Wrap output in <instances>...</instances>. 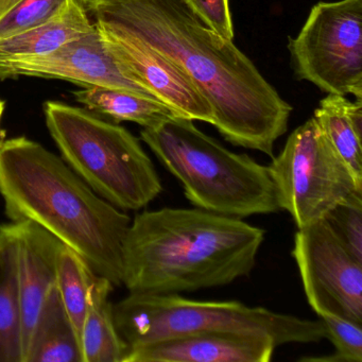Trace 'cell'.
Here are the masks:
<instances>
[{"label":"cell","mask_w":362,"mask_h":362,"mask_svg":"<svg viewBox=\"0 0 362 362\" xmlns=\"http://www.w3.org/2000/svg\"><path fill=\"white\" fill-rule=\"evenodd\" d=\"M113 288L109 279L99 276L80 336L83 362H124L128 353V345L114 323L109 300Z\"/></svg>","instance_id":"cell-17"},{"label":"cell","mask_w":362,"mask_h":362,"mask_svg":"<svg viewBox=\"0 0 362 362\" xmlns=\"http://www.w3.org/2000/svg\"><path fill=\"white\" fill-rule=\"evenodd\" d=\"M71 0H0V41L62 16Z\"/></svg>","instance_id":"cell-21"},{"label":"cell","mask_w":362,"mask_h":362,"mask_svg":"<svg viewBox=\"0 0 362 362\" xmlns=\"http://www.w3.org/2000/svg\"><path fill=\"white\" fill-rule=\"evenodd\" d=\"M97 29L127 74L153 98L182 117L214 124L211 105L181 69L143 44Z\"/></svg>","instance_id":"cell-11"},{"label":"cell","mask_w":362,"mask_h":362,"mask_svg":"<svg viewBox=\"0 0 362 362\" xmlns=\"http://www.w3.org/2000/svg\"><path fill=\"white\" fill-rule=\"evenodd\" d=\"M94 28L82 0H71L66 11L37 28L0 41V69L29 59L47 56Z\"/></svg>","instance_id":"cell-14"},{"label":"cell","mask_w":362,"mask_h":362,"mask_svg":"<svg viewBox=\"0 0 362 362\" xmlns=\"http://www.w3.org/2000/svg\"><path fill=\"white\" fill-rule=\"evenodd\" d=\"M99 276L82 256L61 243L57 255V288L79 338Z\"/></svg>","instance_id":"cell-20"},{"label":"cell","mask_w":362,"mask_h":362,"mask_svg":"<svg viewBox=\"0 0 362 362\" xmlns=\"http://www.w3.org/2000/svg\"><path fill=\"white\" fill-rule=\"evenodd\" d=\"M276 347L258 334H190L133 347L124 362H269Z\"/></svg>","instance_id":"cell-13"},{"label":"cell","mask_w":362,"mask_h":362,"mask_svg":"<svg viewBox=\"0 0 362 362\" xmlns=\"http://www.w3.org/2000/svg\"><path fill=\"white\" fill-rule=\"evenodd\" d=\"M264 230L200 209L144 211L122 247V285L137 293L173 294L223 287L249 276Z\"/></svg>","instance_id":"cell-2"},{"label":"cell","mask_w":362,"mask_h":362,"mask_svg":"<svg viewBox=\"0 0 362 362\" xmlns=\"http://www.w3.org/2000/svg\"><path fill=\"white\" fill-rule=\"evenodd\" d=\"M323 219L349 253L362 262V189L337 204Z\"/></svg>","instance_id":"cell-23"},{"label":"cell","mask_w":362,"mask_h":362,"mask_svg":"<svg viewBox=\"0 0 362 362\" xmlns=\"http://www.w3.org/2000/svg\"><path fill=\"white\" fill-rule=\"evenodd\" d=\"M313 118L356 177L362 180V99L351 101L342 95L328 94Z\"/></svg>","instance_id":"cell-18"},{"label":"cell","mask_w":362,"mask_h":362,"mask_svg":"<svg viewBox=\"0 0 362 362\" xmlns=\"http://www.w3.org/2000/svg\"><path fill=\"white\" fill-rule=\"evenodd\" d=\"M292 256L308 304L317 315L328 311L362 324V262L325 220L298 228Z\"/></svg>","instance_id":"cell-9"},{"label":"cell","mask_w":362,"mask_h":362,"mask_svg":"<svg viewBox=\"0 0 362 362\" xmlns=\"http://www.w3.org/2000/svg\"><path fill=\"white\" fill-rule=\"evenodd\" d=\"M0 362H24L22 305L11 222L0 226Z\"/></svg>","instance_id":"cell-15"},{"label":"cell","mask_w":362,"mask_h":362,"mask_svg":"<svg viewBox=\"0 0 362 362\" xmlns=\"http://www.w3.org/2000/svg\"><path fill=\"white\" fill-rule=\"evenodd\" d=\"M268 169L279 209L290 214L298 228L323 219L337 204L362 189V180L313 117L289 135Z\"/></svg>","instance_id":"cell-7"},{"label":"cell","mask_w":362,"mask_h":362,"mask_svg":"<svg viewBox=\"0 0 362 362\" xmlns=\"http://www.w3.org/2000/svg\"><path fill=\"white\" fill-rule=\"evenodd\" d=\"M189 118L175 116L141 131V139L181 183L197 209L228 217L281 211L268 167L226 149Z\"/></svg>","instance_id":"cell-4"},{"label":"cell","mask_w":362,"mask_h":362,"mask_svg":"<svg viewBox=\"0 0 362 362\" xmlns=\"http://www.w3.org/2000/svg\"><path fill=\"white\" fill-rule=\"evenodd\" d=\"M93 24L173 63L213 109V126L234 146L273 158L292 112L254 63L207 26L185 0H82Z\"/></svg>","instance_id":"cell-1"},{"label":"cell","mask_w":362,"mask_h":362,"mask_svg":"<svg viewBox=\"0 0 362 362\" xmlns=\"http://www.w3.org/2000/svg\"><path fill=\"white\" fill-rule=\"evenodd\" d=\"M317 317L326 329V339L334 344V351L322 357H303L306 362H362V324L341 315L322 311Z\"/></svg>","instance_id":"cell-22"},{"label":"cell","mask_w":362,"mask_h":362,"mask_svg":"<svg viewBox=\"0 0 362 362\" xmlns=\"http://www.w3.org/2000/svg\"><path fill=\"white\" fill-rule=\"evenodd\" d=\"M0 194L10 221L35 222L122 285L130 216L96 194L61 156L25 136L0 139Z\"/></svg>","instance_id":"cell-3"},{"label":"cell","mask_w":362,"mask_h":362,"mask_svg":"<svg viewBox=\"0 0 362 362\" xmlns=\"http://www.w3.org/2000/svg\"><path fill=\"white\" fill-rule=\"evenodd\" d=\"M4 111H5V103L0 100V122H1V118H3ZM0 136H1V132H0Z\"/></svg>","instance_id":"cell-25"},{"label":"cell","mask_w":362,"mask_h":362,"mask_svg":"<svg viewBox=\"0 0 362 362\" xmlns=\"http://www.w3.org/2000/svg\"><path fill=\"white\" fill-rule=\"evenodd\" d=\"M73 94L77 103L88 111L109 116L115 122H134L143 128H151L168 118L180 116L160 101L126 90L94 86L75 90Z\"/></svg>","instance_id":"cell-19"},{"label":"cell","mask_w":362,"mask_h":362,"mask_svg":"<svg viewBox=\"0 0 362 362\" xmlns=\"http://www.w3.org/2000/svg\"><path fill=\"white\" fill-rule=\"evenodd\" d=\"M25 362H83L79 336L57 286L40 313Z\"/></svg>","instance_id":"cell-16"},{"label":"cell","mask_w":362,"mask_h":362,"mask_svg":"<svg viewBox=\"0 0 362 362\" xmlns=\"http://www.w3.org/2000/svg\"><path fill=\"white\" fill-rule=\"evenodd\" d=\"M288 48L298 79L362 99V0L313 6Z\"/></svg>","instance_id":"cell-8"},{"label":"cell","mask_w":362,"mask_h":362,"mask_svg":"<svg viewBox=\"0 0 362 362\" xmlns=\"http://www.w3.org/2000/svg\"><path fill=\"white\" fill-rule=\"evenodd\" d=\"M20 76L65 80L82 88L100 86L126 90L156 100L127 74L95 25L90 33L67 42L47 56L0 69V80Z\"/></svg>","instance_id":"cell-10"},{"label":"cell","mask_w":362,"mask_h":362,"mask_svg":"<svg viewBox=\"0 0 362 362\" xmlns=\"http://www.w3.org/2000/svg\"><path fill=\"white\" fill-rule=\"evenodd\" d=\"M44 114L62 160L101 198L139 211L160 196L156 167L130 131L59 101L45 103Z\"/></svg>","instance_id":"cell-6"},{"label":"cell","mask_w":362,"mask_h":362,"mask_svg":"<svg viewBox=\"0 0 362 362\" xmlns=\"http://www.w3.org/2000/svg\"><path fill=\"white\" fill-rule=\"evenodd\" d=\"M113 317L129 349L166 339L214 332L266 336L277 346L326 339L320 319H300L236 300H190L177 293L130 292L113 304Z\"/></svg>","instance_id":"cell-5"},{"label":"cell","mask_w":362,"mask_h":362,"mask_svg":"<svg viewBox=\"0 0 362 362\" xmlns=\"http://www.w3.org/2000/svg\"><path fill=\"white\" fill-rule=\"evenodd\" d=\"M194 13L224 39L234 40L228 0H185Z\"/></svg>","instance_id":"cell-24"},{"label":"cell","mask_w":362,"mask_h":362,"mask_svg":"<svg viewBox=\"0 0 362 362\" xmlns=\"http://www.w3.org/2000/svg\"><path fill=\"white\" fill-rule=\"evenodd\" d=\"M11 223L16 237L25 362L40 313L57 286V255L62 243L35 222Z\"/></svg>","instance_id":"cell-12"}]
</instances>
